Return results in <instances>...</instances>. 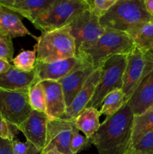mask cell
<instances>
[{
	"label": "cell",
	"mask_w": 153,
	"mask_h": 154,
	"mask_svg": "<svg viewBox=\"0 0 153 154\" xmlns=\"http://www.w3.org/2000/svg\"><path fill=\"white\" fill-rule=\"evenodd\" d=\"M88 10L85 2L74 0H57L55 4L32 24L42 32L51 31L68 25L78 14Z\"/></svg>",
	"instance_id": "cell-7"
},
{
	"label": "cell",
	"mask_w": 153,
	"mask_h": 154,
	"mask_svg": "<svg viewBox=\"0 0 153 154\" xmlns=\"http://www.w3.org/2000/svg\"><path fill=\"white\" fill-rule=\"evenodd\" d=\"M153 129V106L140 115L134 116L132 128L130 146L134 144L143 134Z\"/></svg>",
	"instance_id": "cell-23"
},
{
	"label": "cell",
	"mask_w": 153,
	"mask_h": 154,
	"mask_svg": "<svg viewBox=\"0 0 153 154\" xmlns=\"http://www.w3.org/2000/svg\"><path fill=\"white\" fill-rule=\"evenodd\" d=\"M144 5L148 13L153 17V0H144Z\"/></svg>",
	"instance_id": "cell-35"
},
{
	"label": "cell",
	"mask_w": 153,
	"mask_h": 154,
	"mask_svg": "<svg viewBox=\"0 0 153 154\" xmlns=\"http://www.w3.org/2000/svg\"><path fill=\"white\" fill-rule=\"evenodd\" d=\"M134 113L128 103L106 117L91 138L99 154H126L130 147Z\"/></svg>",
	"instance_id": "cell-1"
},
{
	"label": "cell",
	"mask_w": 153,
	"mask_h": 154,
	"mask_svg": "<svg viewBox=\"0 0 153 154\" xmlns=\"http://www.w3.org/2000/svg\"><path fill=\"white\" fill-rule=\"evenodd\" d=\"M152 21H153V20H152Z\"/></svg>",
	"instance_id": "cell-39"
},
{
	"label": "cell",
	"mask_w": 153,
	"mask_h": 154,
	"mask_svg": "<svg viewBox=\"0 0 153 154\" xmlns=\"http://www.w3.org/2000/svg\"><path fill=\"white\" fill-rule=\"evenodd\" d=\"M0 154H14L11 141L0 138Z\"/></svg>",
	"instance_id": "cell-32"
},
{
	"label": "cell",
	"mask_w": 153,
	"mask_h": 154,
	"mask_svg": "<svg viewBox=\"0 0 153 154\" xmlns=\"http://www.w3.org/2000/svg\"><path fill=\"white\" fill-rule=\"evenodd\" d=\"M127 63V55L110 57L101 66V77L92 97L86 108H100L105 96L116 89L122 88L123 75Z\"/></svg>",
	"instance_id": "cell-5"
},
{
	"label": "cell",
	"mask_w": 153,
	"mask_h": 154,
	"mask_svg": "<svg viewBox=\"0 0 153 154\" xmlns=\"http://www.w3.org/2000/svg\"><path fill=\"white\" fill-rule=\"evenodd\" d=\"M76 129L74 120L48 119L45 146L52 145L62 153L71 154L70 141L74 131Z\"/></svg>",
	"instance_id": "cell-11"
},
{
	"label": "cell",
	"mask_w": 153,
	"mask_h": 154,
	"mask_svg": "<svg viewBox=\"0 0 153 154\" xmlns=\"http://www.w3.org/2000/svg\"><path fill=\"white\" fill-rule=\"evenodd\" d=\"M28 100L32 110L46 113V98L41 82H36L30 87Z\"/></svg>",
	"instance_id": "cell-24"
},
{
	"label": "cell",
	"mask_w": 153,
	"mask_h": 154,
	"mask_svg": "<svg viewBox=\"0 0 153 154\" xmlns=\"http://www.w3.org/2000/svg\"><path fill=\"white\" fill-rule=\"evenodd\" d=\"M118 0H86L88 10L96 16L100 17L106 13Z\"/></svg>",
	"instance_id": "cell-27"
},
{
	"label": "cell",
	"mask_w": 153,
	"mask_h": 154,
	"mask_svg": "<svg viewBox=\"0 0 153 154\" xmlns=\"http://www.w3.org/2000/svg\"><path fill=\"white\" fill-rule=\"evenodd\" d=\"M17 0H0V4L10 8Z\"/></svg>",
	"instance_id": "cell-36"
},
{
	"label": "cell",
	"mask_w": 153,
	"mask_h": 154,
	"mask_svg": "<svg viewBox=\"0 0 153 154\" xmlns=\"http://www.w3.org/2000/svg\"><path fill=\"white\" fill-rule=\"evenodd\" d=\"M128 150L137 154H153V129L143 134Z\"/></svg>",
	"instance_id": "cell-26"
},
{
	"label": "cell",
	"mask_w": 153,
	"mask_h": 154,
	"mask_svg": "<svg viewBox=\"0 0 153 154\" xmlns=\"http://www.w3.org/2000/svg\"><path fill=\"white\" fill-rule=\"evenodd\" d=\"M100 112L94 108H86L74 119L75 126L86 138H91L100 127Z\"/></svg>",
	"instance_id": "cell-20"
},
{
	"label": "cell",
	"mask_w": 153,
	"mask_h": 154,
	"mask_svg": "<svg viewBox=\"0 0 153 154\" xmlns=\"http://www.w3.org/2000/svg\"><path fill=\"white\" fill-rule=\"evenodd\" d=\"M0 34L10 38L22 37L26 35L34 38L38 37L33 35L24 26L19 14L8 8L0 4Z\"/></svg>",
	"instance_id": "cell-18"
},
{
	"label": "cell",
	"mask_w": 153,
	"mask_h": 154,
	"mask_svg": "<svg viewBox=\"0 0 153 154\" xmlns=\"http://www.w3.org/2000/svg\"><path fill=\"white\" fill-rule=\"evenodd\" d=\"M11 39L0 34V58L7 60L9 63H11L13 60L14 53Z\"/></svg>",
	"instance_id": "cell-29"
},
{
	"label": "cell",
	"mask_w": 153,
	"mask_h": 154,
	"mask_svg": "<svg viewBox=\"0 0 153 154\" xmlns=\"http://www.w3.org/2000/svg\"><path fill=\"white\" fill-rule=\"evenodd\" d=\"M37 62L36 48L30 51H22L12 60L13 66L23 72H31L34 69Z\"/></svg>",
	"instance_id": "cell-25"
},
{
	"label": "cell",
	"mask_w": 153,
	"mask_h": 154,
	"mask_svg": "<svg viewBox=\"0 0 153 154\" xmlns=\"http://www.w3.org/2000/svg\"><path fill=\"white\" fill-rule=\"evenodd\" d=\"M32 111L28 90L11 91L0 88V114L11 126L18 129Z\"/></svg>",
	"instance_id": "cell-9"
},
{
	"label": "cell",
	"mask_w": 153,
	"mask_h": 154,
	"mask_svg": "<svg viewBox=\"0 0 153 154\" xmlns=\"http://www.w3.org/2000/svg\"><path fill=\"white\" fill-rule=\"evenodd\" d=\"M18 132L16 127L8 123L0 114V138L12 141Z\"/></svg>",
	"instance_id": "cell-31"
},
{
	"label": "cell",
	"mask_w": 153,
	"mask_h": 154,
	"mask_svg": "<svg viewBox=\"0 0 153 154\" xmlns=\"http://www.w3.org/2000/svg\"><path fill=\"white\" fill-rule=\"evenodd\" d=\"M46 98V114L49 119H62L66 112V105L61 85L58 81H41Z\"/></svg>",
	"instance_id": "cell-14"
},
{
	"label": "cell",
	"mask_w": 153,
	"mask_h": 154,
	"mask_svg": "<svg viewBox=\"0 0 153 154\" xmlns=\"http://www.w3.org/2000/svg\"><path fill=\"white\" fill-rule=\"evenodd\" d=\"M74 1H78V2H85L86 0H74Z\"/></svg>",
	"instance_id": "cell-38"
},
{
	"label": "cell",
	"mask_w": 153,
	"mask_h": 154,
	"mask_svg": "<svg viewBox=\"0 0 153 154\" xmlns=\"http://www.w3.org/2000/svg\"><path fill=\"white\" fill-rule=\"evenodd\" d=\"M153 70V51L142 52L136 48L127 55L122 90L128 101L142 80Z\"/></svg>",
	"instance_id": "cell-8"
},
{
	"label": "cell",
	"mask_w": 153,
	"mask_h": 154,
	"mask_svg": "<svg viewBox=\"0 0 153 154\" xmlns=\"http://www.w3.org/2000/svg\"><path fill=\"white\" fill-rule=\"evenodd\" d=\"M34 46L37 51V61L51 63L76 56L74 40L68 26L51 31L42 32Z\"/></svg>",
	"instance_id": "cell-4"
},
{
	"label": "cell",
	"mask_w": 153,
	"mask_h": 154,
	"mask_svg": "<svg viewBox=\"0 0 153 154\" xmlns=\"http://www.w3.org/2000/svg\"><path fill=\"white\" fill-rule=\"evenodd\" d=\"M91 138H86L84 135L79 133L77 129H75L73 132L71 141L70 144V150L71 154H77L80 151L89 148L92 145Z\"/></svg>",
	"instance_id": "cell-28"
},
{
	"label": "cell",
	"mask_w": 153,
	"mask_h": 154,
	"mask_svg": "<svg viewBox=\"0 0 153 154\" xmlns=\"http://www.w3.org/2000/svg\"><path fill=\"white\" fill-rule=\"evenodd\" d=\"M101 77V67L95 69L89 75L80 91L77 93L71 105L66 109L65 114L62 119L74 120L76 116L86 108L88 102L92 97L96 87Z\"/></svg>",
	"instance_id": "cell-13"
},
{
	"label": "cell",
	"mask_w": 153,
	"mask_h": 154,
	"mask_svg": "<svg viewBox=\"0 0 153 154\" xmlns=\"http://www.w3.org/2000/svg\"><path fill=\"white\" fill-rule=\"evenodd\" d=\"M152 20L146 9L144 0H118L99 18V23L105 29L127 32L135 26Z\"/></svg>",
	"instance_id": "cell-2"
},
{
	"label": "cell",
	"mask_w": 153,
	"mask_h": 154,
	"mask_svg": "<svg viewBox=\"0 0 153 154\" xmlns=\"http://www.w3.org/2000/svg\"><path fill=\"white\" fill-rule=\"evenodd\" d=\"M40 154H64L52 145H46L41 150Z\"/></svg>",
	"instance_id": "cell-33"
},
{
	"label": "cell",
	"mask_w": 153,
	"mask_h": 154,
	"mask_svg": "<svg viewBox=\"0 0 153 154\" xmlns=\"http://www.w3.org/2000/svg\"><path fill=\"white\" fill-rule=\"evenodd\" d=\"M67 26L74 40L76 56L79 57L92 47L105 32L99 23V17L88 10L78 14Z\"/></svg>",
	"instance_id": "cell-6"
},
{
	"label": "cell",
	"mask_w": 153,
	"mask_h": 154,
	"mask_svg": "<svg viewBox=\"0 0 153 154\" xmlns=\"http://www.w3.org/2000/svg\"><path fill=\"white\" fill-rule=\"evenodd\" d=\"M126 154H137V153H134V152H131V151H130V150H128V151L126 153Z\"/></svg>",
	"instance_id": "cell-37"
},
{
	"label": "cell",
	"mask_w": 153,
	"mask_h": 154,
	"mask_svg": "<svg viewBox=\"0 0 153 154\" xmlns=\"http://www.w3.org/2000/svg\"><path fill=\"white\" fill-rule=\"evenodd\" d=\"M127 102L134 116L142 114L153 106V70L142 80Z\"/></svg>",
	"instance_id": "cell-16"
},
{
	"label": "cell",
	"mask_w": 153,
	"mask_h": 154,
	"mask_svg": "<svg viewBox=\"0 0 153 154\" xmlns=\"http://www.w3.org/2000/svg\"><path fill=\"white\" fill-rule=\"evenodd\" d=\"M135 47L142 52L153 51V21L142 23L127 32Z\"/></svg>",
	"instance_id": "cell-21"
},
{
	"label": "cell",
	"mask_w": 153,
	"mask_h": 154,
	"mask_svg": "<svg viewBox=\"0 0 153 154\" xmlns=\"http://www.w3.org/2000/svg\"><path fill=\"white\" fill-rule=\"evenodd\" d=\"M134 48V43L127 32L105 29L96 43L85 51L81 57L91 63L95 70L101 67L110 57L128 55Z\"/></svg>",
	"instance_id": "cell-3"
},
{
	"label": "cell",
	"mask_w": 153,
	"mask_h": 154,
	"mask_svg": "<svg viewBox=\"0 0 153 154\" xmlns=\"http://www.w3.org/2000/svg\"><path fill=\"white\" fill-rule=\"evenodd\" d=\"M36 82L34 69L31 72H23L12 66L7 72L0 75V88L3 90H28L30 87Z\"/></svg>",
	"instance_id": "cell-17"
},
{
	"label": "cell",
	"mask_w": 153,
	"mask_h": 154,
	"mask_svg": "<svg viewBox=\"0 0 153 154\" xmlns=\"http://www.w3.org/2000/svg\"><path fill=\"white\" fill-rule=\"evenodd\" d=\"M94 70L92 65L88 63L83 67L74 71L58 81L62 89L66 108H68L71 105L72 102L77 93L80 91L87 78Z\"/></svg>",
	"instance_id": "cell-15"
},
{
	"label": "cell",
	"mask_w": 153,
	"mask_h": 154,
	"mask_svg": "<svg viewBox=\"0 0 153 154\" xmlns=\"http://www.w3.org/2000/svg\"><path fill=\"white\" fill-rule=\"evenodd\" d=\"M12 151L14 154H38L40 153L38 149L29 141L22 142L17 139L11 141Z\"/></svg>",
	"instance_id": "cell-30"
},
{
	"label": "cell",
	"mask_w": 153,
	"mask_h": 154,
	"mask_svg": "<svg viewBox=\"0 0 153 154\" xmlns=\"http://www.w3.org/2000/svg\"><path fill=\"white\" fill-rule=\"evenodd\" d=\"M12 66L13 65L9 63V62H8L7 60L0 58V75L7 72L9 69H10Z\"/></svg>",
	"instance_id": "cell-34"
},
{
	"label": "cell",
	"mask_w": 153,
	"mask_h": 154,
	"mask_svg": "<svg viewBox=\"0 0 153 154\" xmlns=\"http://www.w3.org/2000/svg\"><path fill=\"white\" fill-rule=\"evenodd\" d=\"M88 63L85 58L75 57L51 63L36 62L34 71L37 82L44 81H58L74 71L83 67ZM91 64V63H90Z\"/></svg>",
	"instance_id": "cell-10"
},
{
	"label": "cell",
	"mask_w": 153,
	"mask_h": 154,
	"mask_svg": "<svg viewBox=\"0 0 153 154\" xmlns=\"http://www.w3.org/2000/svg\"><path fill=\"white\" fill-rule=\"evenodd\" d=\"M128 102V99L122 89H116L108 93L104 99L99 111L100 116L106 117L113 115L118 112Z\"/></svg>",
	"instance_id": "cell-22"
},
{
	"label": "cell",
	"mask_w": 153,
	"mask_h": 154,
	"mask_svg": "<svg viewBox=\"0 0 153 154\" xmlns=\"http://www.w3.org/2000/svg\"><path fill=\"white\" fill-rule=\"evenodd\" d=\"M57 0H17L10 10L26 18L32 23L46 13Z\"/></svg>",
	"instance_id": "cell-19"
},
{
	"label": "cell",
	"mask_w": 153,
	"mask_h": 154,
	"mask_svg": "<svg viewBox=\"0 0 153 154\" xmlns=\"http://www.w3.org/2000/svg\"><path fill=\"white\" fill-rule=\"evenodd\" d=\"M48 119L46 113L32 110L30 115L18 128V130L26 137V141L34 144L40 153L46 144Z\"/></svg>",
	"instance_id": "cell-12"
}]
</instances>
